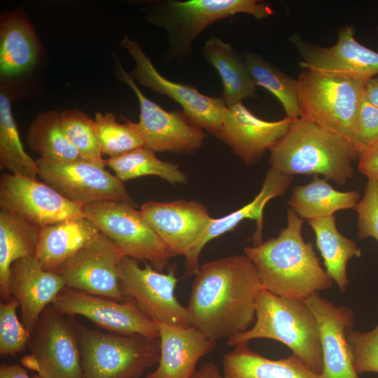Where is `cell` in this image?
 <instances>
[{
  "label": "cell",
  "instance_id": "obj_1",
  "mask_svg": "<svg viewBox=\"0 0 378 378\" xmlns=\"http://www.w3.org/2000/svg\"><path fill=\"white\" fill-rule=\"evenodd\" d=\"M261 289L245 254L204 263L195 274L186 307L192 326L216 342L246 332L255 320Z\"/></svg>",
  "mask_w": 378,
  "mask_h": 378
},
{
  "label": "cell",
  "instance_id": "obj_2",
  "mask_svg": "<svg viewBox=\"0 0 378 378\" xmlns=\"http://www.w3.org/2000/svg\"><path fill=\"white\" fill-rule=\"evenodd\" d=\"M304 220L290 208L287 226L276 237L245 247L262 288L281 297L306 300L332 287V279L321 267L313 244L302 235Z\"/></svg>",
  "mask_w": 378,
  "mask_h": 378
},
{
  "label": "cell",
  "instance_id": "obj_3",
  "mask_svg": "<svg viewBox=\"0 0 378 378\" xmlns=\"http://www.w3.org/2000/svg\"><path fill=\"white\" fill-rule=\"evenodd\" d=\"M356 146L345 138L302 118L270 150V167L285 174L322 175L343 186L354 175Z\"/></svg>",
  "mask_w": 378,
  "mask_h": 378
},
{
  "label": "cell",
  "instance_id": "obj_4",
  "mask_svg": "<svg viewBox=\"0 0 378 378\" xmlns=\"http://www.w3.org/2000/svg\"><path fill=\"white\" fill-rule=\"evenodd\" d=\"M257 338L283 343L313 372L321 374L323 360L318 324L304 300L278 296L262 288L256 299L254 325L227 339V344L234 346Z\"/></svg>",
  "mask_w": 378,
  "mask_h": 378
},
{
  "label": "cell",
  "instance_id": "obj_5",
  "mask_svg": "<svg viewBox=\"0 0 378 378\" xmlns=\"http://www.w3.org/2000/svg\"><path fill=\"white\" fill-rule=\"evenodd\" d=\"M238 13L260 20L273 11L267 3L257 0H163L153 3L148 20L167 33L166 58L181 61L191 53L193 43L204 30Z\"/></svg>",
  "mask_w": 378,
  "mask_h": 378
},
{
  "label": "cell",
  "instance_id": "obj_6",
  "mask_svg": "<svg viewBox=\"0 0 378 378\" xmlns=\"http://www.w3.org/2000/svg\"><path fill=\"white\" fill-rule=\"evenodd\" d=\"M297 80L300 118L354 144L368 80L304 69Z\"/></svg>",
  "mask_w": 378,
  "mask_h": 378
},
{
  "label": "cell",
  "instance_id": "obj_7",
  "mask_svg": "<svg viewBox=\"0 0 378 378\" xmlns=\"http://www.w3.org/2000/svg\"><path fill=\"white\" fill-rule=\"evenodd\" d=\"M83 378H140L158 364L159 339L92 329L77 323Z\"/></svg>",
  "mask_w": 378,
  "mask_h": 378
},
{
  "label": "cell",
  "instance_id": "obj_8",
  "mask_svg": "<svg viewBox=\"0 0 378 378\" xmlns=\"http://www.w3.org/2000/svg\"><path fill=\"white\" fill-rule=\"evenodd\" d=\"M22 363L43 378H83L77 323L51 304L41 314Z\"/></svg>",
  "mask_w": 378,
  "mask_h": 378
},
{
  "label": "cell",
  "instance_id": "obj_9",
  "mask_svg": "<svg viewBox=\"0 0 378 378\" xmlns=\"http://www.w3.org/2000/svg\"><path fill=\"white\" fill-rule=\"evenodd\" d=\"M83 209L124 256L149 262L161 272L168 265L172 255L133 204L101 202L83 205Z\"/></svg>",
  "mask_w": 378,
  "mask_h": 378
},
{
  "label": "cell",
  "instance_id": "obj_10",
  "mask_svg": "<svg viewBox=\"0 0 378 378\" xmlns=\"http://www.w3.org/2000/svg\"><path fill=\"white\" fill-rule=\"evenodd\" d=\"M120 45L135 62L134 69L130 72L135 82L173 99L181 106L183 114L190 122L217 136L227 108L221 97L205 95L193 86L166 78L155 69L138 42L129 36H125Z\"/></svg>",
  "mask_w": 378,
  "mask_h": 378
},
{
  "label": "cell",
  "instance_id": "obj_11",
  "mask_svg": "<svg viewBox=\"0 0 378 378\" xmlns=\"http://www.w3.org/2000/svg\"><path fill=\"white\" fill-rule=\"evenodd\" d=\"M38 176L68 200L81 206L101 202L133 204L122 181L104 167L78 160L56 162L38 158Z\"/></svg>",
  "mask_w": 378,
  "mask_h": 378
},
{
  "label": "cell",
  "instance_id": "obj_12",
  "mask_svg": "<svg viewBox=\"0 0 378 378\" xmlns=\"http://www.w3.org/2000/svg\"><path fill=\"white\" fill-rule=\"evenodd\" d=\"M178 281L175 270H155L148 262L141 267L139 261L124 256L120 277L125 300H134L139 308L158 323L191 326L190 316L174 295Z\"/></svg>",
  "mask_w": 378,
  "mask_h": 378
},
{
  "label": "cell",
  "instance_id": "obj_13",
  "mask_svg": "<svg viewBox=\"0 0 378 378\" xmlns=\"http://www.w3.org/2000/svg\"><path fill=\"white\" fill-rule=\"evenodd\" d=\"M0 207L41 229L85 217L83 206L68 200L46 183L6 172L0 178Z\"/></svg>",
  "mask_w": 378,
  "mask_h": 378
},
{
  "label": "cell",
  "instance_id": "obj_14",
  "mask_svg": "<svg viewBox=\"0 0 378 378\" xmlns=\"http://www.w3.org/2000/svg\"><path fill=\"white\" fill-rule=\"evenodd\" d=\"M51 305L63 314L83 316L110 332L160 337L158 323L132 300L119 301L65 287Z\"/></svg>",
  "mask_w": 378,
  "mask_h": 378
},
{
  "label": "cell",
  "instance_id": "obj_15",
  "mask_svg": "<svg viewBox=\"0 0 378 378\" xmlns=\"http://www.w3.org/2000/svg\"><path fill=\"white\" fill-rule=\"evenodd\" d=\"M123 257L113 242L100 233L55 272L63 277L67 288L124 301L120 286Z\"/></svg>",
  "mask_w": 378,
  "mask_h": 378
},
{
  "label": "cell",
  "instance_id": "obj_16",
  "mask_svg": "<svg viewBox=\"0 0 378 378\" xmlns=\"http://www.w3.org/2000/svg\"><path fill=\"white\" fill-rule=\"evenodd\" d=\"M117 61L120 80L134 91L139 104L136 126L144 147L154 152L176 153H192L202 147L206 136L203 130L190 122L183 112L167 111L147 98Z\"/></svg>",
  "mask_w": 378,
  "mask_h": 378
},
{
  "label": "cell",
  "instance_id": "obj_17",
  "mask_svg": "<svg viewBox=\"0 0 378 378\" xmlns=\"http://www.w3.org/2000/svg\"><path fill=\"white\" fill-rule=\"evenodd\" d=\"M139 211L172 257L188 255L213 218L206 208L195 200L148 201Z\"/></svg>",
  "mask_w": 378,
  "mask_h": 378
},
{
  "label": "cell",
  "instance_id": "obj_18",
  "mask_svg": "<svg viewBox=\"0 0 378 378\" xmlns=\"http://www.w3.org/2000/svg\"><path fill=\"white\" fill-rule=\"evenodd\" d=\"M302 61L301 68L321 74L339 75L369 80L378 75V52L359 43L350 26L341 29L337 43L321 47L293 36Z\"/></svg>",
  "mask_w": 378,
  "mask_h": 378
},
{
  "label": "cell",
  "instance_id": "obj_19",
  "mask_svg": "<svg viewBox=\"0 0 378 378\" xmlns=\"http://www.w3.org/2000/svg\"><path fill=\"white\" fill-rule=\"evenodd\" d=\"M293 120L267 121L253 114L241 102L227 106L216 137L244 163L257 162L286 134Z\"/></svg>",
  "mask_w": 378,
  "mask_h": 378
},
{
  "label": "cell",
  "instance_id": "obj_20",
  "mask_svg": "<svg viewBox=\"0 0 378 378\" xmlns=\"http://www.w3.org/2000/svg\"><path fill=\"white\" fill-rule=\"evenodd\" d=\"M319 328L323 368L319 378H360L355 370L346 330L353 327L354 313L345 306H337L318 293L306 300Z\"/></svg>",
  "mask_w": 378,
  "mask_h": 378
},
{
  "label": "cell",
  "instance_id": "obj_21",
  "mask_svg": "<svg viewBox=\"0 0 378 378\" xmlns=\"http://www.w3.org/2000/svg\"><path fill=\"white\" fill-rule=\"evenodd\" d=\"M66 287L63 277L43 269L36 256L14 262L10 267L9 290L21 309V322L32 332L43 310Z\"/></svg>",
  "mask_w": 378,
  "mask_h": 378
},
{
  "label": "cell",
  "instance_id": "obj_22",
  "mask_svg": "<svg viewBox=\"0 0 378 378\" xmlns=\"http://www.w3.org/2000/svg\"><path fill=\"white\" fill-rule=\"evenodd\" d=\"M160 356L156 370L145 378H191L198 360L216 342L191 326L158 323Z\"/></svg>",
  "mask_w": 378,
  "mask_h": 378
},
{
  "label": "cell",
  "instance_id": "obj_23",
  "mask_svg": "<svg viewBox=\"0 0 378 378\" xmlns=\"http://www.w3.org/2000/svg\"><path fill=\"white\" fill-rule=\"evenodd\" d=\"M293 179V176L270 167L260 191L251 202L226 216L212 218L197 246L185 257V276H190L196 274L200 267L201 252L209 241L233 230L245 219L256 221V230L252 237L253 245L261 242L264 208L270 200L284 194Z\"/></svg>",
  "mask_w": 378,
  "mask_h": 378
},
{
  "label": "cell",
  "instance_id": "obj_24",
  "mask_svg": "<svg viewBox=\"0 0 378 378\" xmlns=\"http://www.w3.org/2000/svg\"><path fill=\"white\" fill-rule=\"evenodd\" d=\"M100 233L86 217L46 226L41 230L36 258L43 269L55 272Z\"/></svg>",
  "mask_w": 378,
  "mask_h": 378
},
{
  "label": "cell",
  "instance_id": "obj_25",
  "mask_svg": "<svg viewBox=\"0 0 378 378\" xmlns=\"http://www.w3.org/2000/svg\"><path fill=\"white\" fill-rule=\"evenodd\" d=\"M38 43L34 29L21 10L1 15L0 71L11 76L30 69L36 62Z\"/></svg>",
  "mask_w": 378,
  "mask_h": 378
},
{
  "label": "cell",
  "instance_id": "obj_26",
  "mask_svg": "<svg viewBox=\"0 0 378 378\" xmlns=\"http://www.w3.org/2000/svg\"><path fill=\"white\" fill-rule=\"evenodd\" d=\"M224 378H319L295 354L272 360L239 344L223 355Z\"/></svg>",
  "mask_w": 378,
  "mask_h": 378
},
{
  "label": "cell",
  "instance_id": "obj_27",
  "mask_svg": "<svg viewBox=\"0 0 378 378\" xmlns=\"http://www.w3.org/2000/svg\"><path fill=\"white\" fill-rule=\"evenodd\" d=\"M202 52L220 78L223 85L221 97L227 106L241 102L244 99L257 97V85L243 56L239 55L229 43L212 36L204 42Z\"/></svg>",
  "mask_w": 378,
  "mask_h": 378
},
{
  "label": "cell",
  "instance_id": "obj_28",
  "mask_svg": "<svg viewBox=\"0 0 378 378\" xmlns=\"http://www.w3.org/2000/svg\"><path fill=\"white\" fill-rule=\"evenodd\" d=\"M360 197L356 190L338 191L327 179L314 175L309 183L293 187L288 203L299 217L309 220L330 217L338 211L354 209Z\"/></svg>",
  "mask_w": 378,
  "mask_h": 378
},
{
  "label": "cell",
  "instance_id": "obj_29",
  "mask_svg": "<svg viewBox=\"0 0 378 378\" xmlns=\"http://www.w3.org/2000/svg\"><path fill=\"white\" fill-rule=\"evenodd\" d=\"M41 228L8 212L0 211V294L11 299L10 267L16 260L36 256Z\"/></svg>",
  "mask_w": 378,
  "mask_h": 378
},
{
  "label": "cell",
  "instance_id": "obj_30",
  "mask_svg": "<svg viewBox=\"0 0 378 378\" xmlns=\"http://www.w3.org/2000/svg\"><path fill=\"white\" fill-rule=\"evenodd\" d=\"M316 235V243L326 271L340 290L344 292L349 285L346 267L352 258H360L361 250L356 244L337 230L334 216L307 220Z\"/></svg>",
  "mask_w": 378,
  "mask_h": 378
},
{
  "label": "cell",
  "instance_id": "obj_31",
  "mask_svg": "<svg viewBox=\"0 0 378 378\" xmlns=\"http://www.w3.org/2000/svg\"><path fill=\"white\" fill-rule=\"evenodd\" d=\"M27 140L31 149L42 159L56 162L83 160L64 134L56 111L39 113L29 127Z\"/></svg>",
  "mask_w": 378,
  "mask_h": 378
},
{
  "label": "cell",
  "instance_id": "obj_32",
  "mask_svg": "<svg viewBox=\"0 0 378 378\" xmlns=\"http://www.w3.org/2000/svg\"><path fill=\"white\" fill-rule=\"evenodd\" d=\"M153 150L144 146L104 160L115 176L123 182L144 176L153 175L172 184L185 183L188 178L178 164L158 159Z\"/></svg>",
  "mask_w": 378,
  "mask_h": 378
},
{
  "label": "cell",
  "instance_id": "obj_33",
  "mask_svg": "<svg viewBox=\"0 0 378 378\" xmlns=\"http://www.w3.org/2000/svg\"><path fill=\"white\" fill-rule=\"evenodd\" d=\"M0 169L31 178H36L39 173L36 161L24 150L10 97L3 92L0 94Z\"/></svg>",
  "mask_w": 378,
  "mask_h": 378
},
{
  "label": "cell",
  "instance_id": "obj_34",
  "mask_svg": "<svg viewBox=\"0 0 378 378\" xmlns=\"http://www.w3.org/2000/svg\"><path fill=\"white\" fill-rule=\"evenodd\" d=\"M242 56L255 85L266 89L280 101L286 117L292 120L300 118L298 80L257 53L246 51Z\"/></svg>",
  "mask_w": 378,
  "mask_h": 378
},
{
  "label": "cell",
  "instance_id": "obj_35",
  "mask_svg": "<svg viewBox=\"0 0 378 378\" xmlns=\"http://www.w3.org/2000/svg\"><path fill=\"white\" fill-rule=\"evenodd\" d=\"M59 117L64 134L81 158L105 167L94 120L78 109L64 111Z\"/></svg>",
  "mask_w": 378,
  "mask_h": 378
},
{
  "label": "cell",
  "instance_id": "obj_36",
  "mask_svg": "<svg viewBox=\"0 0 378 378\" xmlns=\"http://www.w3.org/2000/svg\"><path fill=\"white\" fill-rule=\"evenodd\" d=\"M94 122L102 155L112 158L144 146L136 122L120 123L112 113H97Z\"/></svg>",
  "mask_w": 378,
  "mask_h": 378
},
{
  "label": "cell",
  "instance_id": "obj_37",
  "mask_svg": "<svg viewBox=\"0 0 378 378\" xmlns=\"http://www.w3.org/2000/svg\"><path fill=\"white\" fill-rule=\"evenodd\" d=\"M20 307L16 298L0 303V354L15 356L27 346L31 331L18 318L16 310Z\"/></svg>",
  "mask_w": 378,
  "mask_h": 378
},
{
  "label": "cell",
  "instance_id": "obj_38",
  "mask_svg": "<svg viewBox=\"0 0 378 378\" xmlns=\"http://www.w3.org/2000/svg\"><path fill=\"white\" fill-rule=\"evenodd\" d=\"M346 338L357 374L378 373V323L372 330L365 332L349 328Z\"/></svg>",
  "mask_w": 378,
  "mask_h": 378
},
{
  "label": "cell",
  "instance_id": "obj_39",
  "mask_svg": "<svg viewBox=\"0 0 378 378\" xmlns=\"http://www.w3.org/2000/svg\"><path fill=\"white\" fill-rule=\"evenodd\" d=\"M354 209L358 214V237L378 241V178H368L364 194Z\"/></svg>",
  "mask_w": 378,
  "mask_h": 378
},
{
  "label": "cell",
  "instance_id": "obj_40",
  "mask_svg": "<svg viewBox=\"0 0 378 378\" xmlns=\"http://www.w3.org/2000/svg\"><path fill=\"white\" fill-rule=\"evenodd\" d=\"M378 141V108L365 96L360 104L355 125L354 144L358 153Z\"/></svg>",
  "mask_w": 378,
  "mask_h": 378
},
{
  "label": "cell",
  "instance_id": "obj_41",
  "mask_svg": "<svg viewBox=\"0 0 378 378\" xmlns=\"http://www.w3.org/2000/svg\"><path fill=\"white\" fill-rule=\"evenodd\" d=\"M358 170L368 178H378V141L358 153Z\"/></svg>",
  "mask_w": 378,
  "mask_h": 378
},
{
  "label": "cell",
  "instance_id": "obj_42",
  "mask_svg": "<svg viewBox=\"0 0 378 378\" xmlns=\"http://www.w3.org/2000/svg\"><path fill=\"white\" fill-rule=\"evenodd\" d=\"M0 378H31L24 368L19 364H1Z\"/></svg>",
  "mask_w": 378,
  "mask_h": 378
},
{
  "label": "cell",
  "instance_id": "obj_43",
  "mask_svg": "<svg viewBox=\"0 0 378 378\" xmlns=\"http://www.w3.org/2000/svg\"><path fill=\"white\" fill-rule=\"evenodd\" d=\"M364 96L370 104L378 108V76L367 80Z\"/></svg>",
  "mask_w": 378,
  "mask_h": 378
},
{
  "label": "cell",
  "instance_id": "obj_44",
  "mask_svg": "<svg viewBox=\"0 0 378 378\" xmlns=\"http://www.w3.org/2000/svg\"><path fill=\"white\" fill-rule=\"evenodd\" d=\"M191 378H224L220 374L218 368L211 362L204 363L196 371Z\"/></svg>",
  "mask_w": 378,
  "mask_h": 378
},
{
  "label": "cell",
  "instance_id": "obj_45",
  "mask_svg": "<svg viewBox=\"0 0 378 378\" xmlns=\"http://www.w3.org/2000/svg\"><path fill=\"white\" fill-rule=\"evenodd\" d=\"M32 378H43V377H39V376L37 375V376H35V377H32Z\"/></svg>",
  "mask_w": 378,
  "mask_h": 378
}]
</instances>
